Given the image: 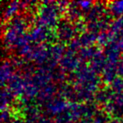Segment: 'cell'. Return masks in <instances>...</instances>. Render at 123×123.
<instances>
[]
</instances>
